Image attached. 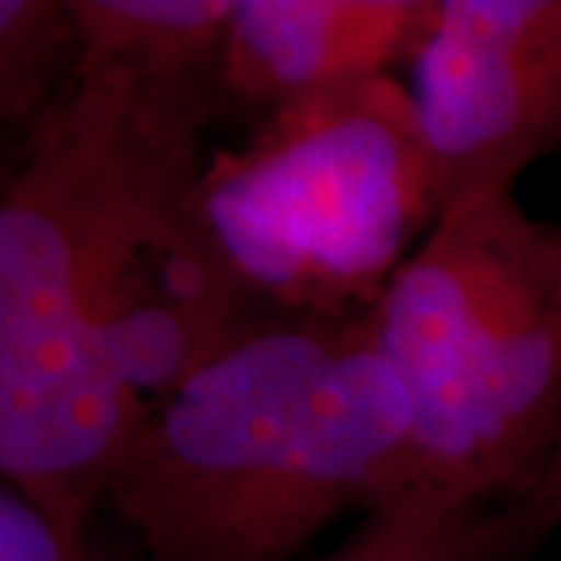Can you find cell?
<instances>
[{
	"mask_svg": "<svg viewBox=\"0 0 561 561\" xmlns=\"http://www.w3.org/2000/svg\"><path fill=\"white\" fill-rule=\"evenodd\" d=\"M213 91L103 69L32 131L0 201V468L88 534L147 412L103 375L94 321L140 234L194 197Z\"/></svg>",
	"mask_w": 561,
	"mask_h": 561,
	"instance_id": "6da1fadb",
	"label": "cell"
},
{
	"mask_svg": "<svg viewBox=\"0 0 561 561\" xmlns=\"http://www.w3.org/2000/svg\"><path fill=\"white\" fill-rule=\"evenodd\" d=\"M365 316L268 321L147 415L106 490L144 561H290L424 483Z\"/></svg>",
	"mask_w": 561,
	"mask_h": 561,
	"instance_id": "7a4b0ae2",
	"label": "cell"
},
{
	"mask_svg": "<svg viewBox=\"0 0 561 561\" xmlns=\"http://www.w3.org/2000/svg\"><path fill=\"white\" fill-rule=\"evenodd\" d=\"M424 483L512 493L561 440V221L515 194L443 213L368 309Z\"/></svg>",
	"mask_w": 561,
	"mask_h": 561,
	"instance_id": "3957f363",
	"label": "cell"
},
{
	"mask_svg": "<svg viewBox=\"0 0 561 561\" xmlns=\"http://www.w3.org/2000/svg\"><path fill=\"white\" fill-rule=\"evenodd\" d=\"M197 213L272 312L365 316L437 221L419 103L393 76L287 103L203 165Z\"/></svg>",
	"mask_w": 561,
	"mask_h": 561,
	"instance_id": "277c9868",
	"label": "cell"
},
{
	"mask_svg": "<svg viewBox=\"0 0 561 561\" xmlns=\"http://www.w3.org/2000/svg\"><path fill=\"white\" fill-rule=\"evenodd\" d=\"M412 62L437 219L561 147V0H437Z\"/></svg>",
	"mask_w": 561,
	"mask_h": 561,
	"instance_id": "5b68a950",
	"label": "cell"
},
{
	"mask_svg": "<svg viewBox=\"0 0 561 561\" xmlns=\"http://www.w3.org/2000/svg\"><path fill=\"white\" fill-rule=\"evenodd\" d=\"M434 20V0H238L216 88L268 116L415 60Z\"/></svg>",
	"mask_w": 561,
	"mask_h": 561,
	"instance_id": "8992f818",
	"label": "cell"
},
{
	"mask_svg": "<svg viewBox=\"0 0 561 561\" xmlns=\"http://www.w3.org/2000/svg\"><path fill=\"white\" fill-rule=\"evenodd\" d=\"M561 524V461L512 493L419 483L368 512L324 561H530Z\"/></svg>",
	"mask_w": 561,
	"mask_h": 561,
	"instance_id": "52a82bcc",
	"label": "cell"
},
{
	"mask_svg": "<svg viewBox=\"0 0 561 561\" xmlns=\"http://www.w3.org/2000/svg\"><path fill=\"white\" fill-rule=\"evenodd\" d=\"M79 35L76 79L119 69L153 88L216 91L238 0H66Z\"/></svg>",
	"mask_w": 561,
	"mask_h": 561,
	"instance_id": "ba28073f",
	"label": "cell"
},
{
	"mask_svg": "<svg viewBox=\"0 0 561 561\" xmlns=\"http://www.w3.org/2000/svg\"><path fill=\"white\" fill-rule=\"evenodd\" d=\"M79 35L66 0H0V113L10 125L38 128L60 103L57 84L76 76Z\"/></svg>",
	"mask_w": 561,
	"mask_h": 561,
	"instance_id": "9c48e42d",
	"label": "cell"
},
{
	"mask_svg": "<svg viewBox=\"0 0 561 561\" xmlns=\"http://www.w3.org/2000/svg\"><path fill=\"white\" fill-rule=\"evenodd\" d=\"M0 561H116L88 534L66 530L13 483L0 490Z\"/></svg>",
	"mask_w": 561,
	"mask_h": 561,
	"instance_id": "30bf717a",
	"label": "cell"
},
{
	"mask_svg": "<svg viewBox=\"0 0 561 561\" xmlns=\"http://www.w3.org/2000/svg\"><path fill=\"white\" fill-rule=\"evenodd\" d=\"M559 449H561V440H559Z\"/></svg>",
	"mask_w": 561,
	"mask_h": 561,
	"instance_id": "8fae6325",
	"label": "cell"
}]
</instances>
